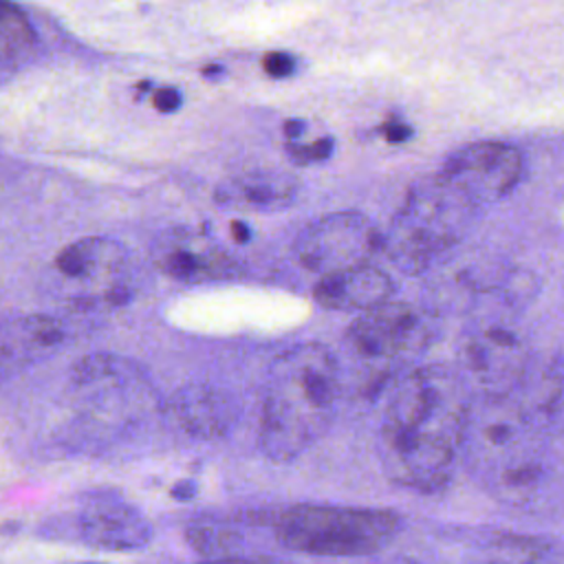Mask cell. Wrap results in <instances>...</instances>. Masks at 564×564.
Listing matches in <instances>:
<instances>
[{
	"instance_id": "6da1fadb",
	"label": "cell",
	"mask_w": 564,
	"mask_h": 564,
	"mask_svg": "<svg viewBox=\"0 0 564 564\" xmlns=\"http://www.w3.org/2000/svg\"><path fill=\"white\" fill-rule=\"evenodd\" d=\"M469 401L445 368H419L394 390L379 427V458L397 485L436 494L454 476Z\"/></svg>"
},
{
	"instance_id": "7a4b0ae2",
	"label": "cell",
	"mask_w": 564,
	"mask_h": 564,
	"mask_svg": "<svg viewBox=\"0 0 564 564\" xmlns=\"http://www.w3.org/2000/svg\"><path fill=\"white\" fill-rule=\"evenodd\" d=\"M560 410L544 403L527 410L507 397L469 408L463 447L471 474L500 502L546 505L560 491V454L553 427Z\"/></svg>"
},
{
	"instance_id": "3957f363",
	"label": "cell",
	"mask_w": 564,
	"mask_h": 564,
	"mask_svg": "<svg viewBox=\"0 0 564 564\" xmlns=\"http://www.w3.org/2000/svg\"><path fill=\"white\" fill-rule=\"evenodd\" d=\"M339 372L322 344H300L273 359L260 405V449L286 463L319 441L335 416Z\"/></svg>"
},
{
	"instance_id": "277c9868",
	"label": "cell",
	"mask_w": 564,
	"mask_h": 564,
	"mask_svg": "<svg viewBox=\"0 0 564 564\" xmlns=\"http://www.w3.org/2000/svg\"><path fill=\"white\" fill-rule=\"evenodd\" d=\"M474 214L476 209L438 176L421 178L381 238V249L401 273L416 275L460 240Z\"/></svg>"
},
{
	"instance_id": "5b68a950",
	"label": "cell",
	"mask_w": 564,
	"mask_h": 564,
	"mask_svg": "<svg viewBox=\"0 0 564 564\" xmlns=\"http://www.w3.org/2000/svg\"><path fill=\"white\" fill-rule=\"evenodd\" d=\"M401 518L390 509L293 505L273 524L278 542L319 557H361L388 546Z\"/></svg>"
},
{
	"instance_id": "8992f818",
	"label": "cell",
	"mask_w": 564,
	"mask_h": 564,
	"mask_svg": "<svg viewBox=\"0 0 564 564\" xmlns=\"http://www.w3.org/2000/svg\"><path fill=\"white\" fill-rule=\"evenodd\" d=\"M126 267L128 253L123 245L101 236L75 240L55 258L57 278L66 284L70 302L82 308L128 302Z\"/></svg>"
},
{
	"instance_id": "52a82bcc",
	"label": "cell",
	"mask_w": 564,
	"mask_h": 564,
	"mask_svg": "<svg viewBox=\"0 0 564 564\" xmlns=\"http://www.w3.org/2000/svg\"><path fill=\"white\" fill-rule=\"evenodd\" d=\"M383 234L359 212H335L313 220L297 236L295 258L319 278L368 264Z\"/></svg>"
},
{
	"instance_id": "ba28073f",
	"label": "cell",
	"mask_w": 564,
	"mask_h": 564,
	"mask_svg": "<svg viewBox=\"0 0 564 564\" xmlns=\"http://www.w3.org/2000/svg\"><path fill=\"white\" fill-rule=\"evenodd\" d=\"M524 161L518 148L500 141H478L454 152L436 174L476 212L507 196L520 181Z\"/></svg>"
},
{
	"instance_id": "9c48e42d",
	"label": "cell",
	"mask_w": 564,
	"mask_h": 564,
	"mask_svg": "<svg viewBox=\"0 0 564 564\" xmlns=\"http://www.w3.org/2000/svg\"><path fill=\"white\" fill-rule=\"evenodd\" d=\"M73 533L101 551H137L152 540L145 516L115 494H90L73 518Z\"/></svg>"
},
{
	"instance_id": "30bf717a",
	"label": "cell",
	"mask_w": 564,
	"mask_h": 564,
	"mask_svg": "<svg viewBox=\"0 0 564 564\" xmlns=\"http://www.w3.org/2000/svg\"><path fill=\"white\" fill-rule=\"evenodd\" d=\"M423 317L401 302H386L361 313L346 330L348 346L366 359H388L423 344Z\"/></svg>"
},
{
	"instance_id": "8fae6325",
	"label": "cell",
	"mask_w": 564,
	"mask_h": 564,
	"mask_svg": "<svg viewBox=\"0 0 564 564\" xmlns=\"http://www.w3.org/2000/svg\"><path fill=\"white\" fill-rule=\"evenodd\" d=\"M154 267L172 280L207 282L234 273L231 258L203 231L172 229L152 247Z\"/></svg>"
},
{
	"instance_id": "7c38bea8",
	"label": "cell",
	"mask_w": 564,
	"mask_h": 564,
	"mask_svg": "<svg viewBox=\"0 0 564 564\" xmlns=\"http://www.w3.org/2000/svg\"><path fill=\"white\" fill-rule=\"evenodd\" d=\"M465 359L487 399L509 394V388L522 377L527 352L520 337L502 326H491L474 335L465 348Z\"/></svg>"
},
{
	"instance_id": "4fadbf2b",
	"label": "cell",
	"mask_w": 564,
	"mask_h": 564,
	"mask_svg": "<svg viewBox=\"0 0 564 564\" xmlns=\"http://www.w3.org/2000/svg\"><path fill=\"white\" fill-rule=\"evenodd\" d=\"M394 284L390 275L375 267L361 264L348 271L324 275L313 289V297L328 311H357L366 313L390 302Z\"/></svg>"
},
{
	"instance_id": "5bb4252c",
	"label": "cell",
	"mask_w": 564,
	"mask_h": 564,
	"mask_svg": "<svg viewBox=\"0 0 564 564\" xmlns=\"http://www.w3.org/2000/svg\"><path fill=\"white\" fill-rule=\"evenodd\" d=\"M64 337V326L48 315H29L4 324L0 328V370L22 368L46 357Z\"/></svg>"
},
{
	"instance_id": "9a60e30c",
	"label": "cell",
	"mask_w": 564,
	"mask_h": 564,
	"mask_svg": "<svg viewBox=\"0 0 564 564\" xmlns=\"http://www.w3.org/2000/svg\"><path fill=\"white\" fill-rule=\"evenodd\" d=\"M170 412L185 432L200 438L223 436L234 421V405L227 394L205 386L183 388L174 394Z\"/></svg>"
},
{
	"instance_id": "2e32d148",
	"label": "cell",
	"mask_w": 564,
	"mask_h": 564,
	"mask_svg": "<svg viewBox=\"0 0 564 564\" xmlns=\"http://www.w3.org/2000/svg\"><path fill=\"white\" fill-rule=\"evenodd\" d=\"M297 183L284 172H251L227 178L216 189L220 205H240L258 212H275L293 203Z\"/></svg>"
},
{
	"instance_id": "e0dca14e",
	"label": "cell",
	"mask_w": 564,
	"mask_h": 564,
	"mask_svg": "<svg viewBox=\"0 0 564 564\" xmlns=\"http://www.w3.org/2000/svg\"><path fill=\"white\" fill-rule=\"evenodd\" d=\"M467 564H564L557 542L538 535H498Z\"/></svg>"
},
{
	"instance_id": "ac0fdd59",
	"label": "cell",
	"mask_w": 564,
	"mask_h": 564,
	"mask_svg": "<svg viewBox=\"0 0 564 564\" xmlns=\"http://www.w3.org/2000/svg\"><path fill=\"white\" fill-rule=\"evenodd\" d=\"M35 48L37 35L22 9L0 2V68L22 66L33 57Z\"/></svg>"
},
{
	"instance_id": "d6986e66",
	"label": "cell",
	"mask_w": 564,
	"mask_h": 564,
	"mask_svg": "<svg viewBox=\"0 0 564 564\" xmlns=\"http://www.w3.org/2000/svg\"><path fill=\"white\" fill-rule=\"evenodd\" d=\"M187 544L198 553L212 557H231L240 546V535L220 522H196L185 531Z\"/></svg>"
},
{
	"instance_id": "ffe728a7",
	"label": "cell",
	"mask_w": 564,
	"mask_h": 564,
	"mask_svg": "<svg viewBox=\"0 0 564 564\" xmlns=\"http://www.w3.org/2000/svg\"><path fill=\"white\" fill-rule=\"evenodd\" d=\"M333 152V139L324 137L322 141L313 145H300L297 141H289V154L297 163H313V161H324Z\"/></svg>"
},
{
	"instance_id": "44dd1931",
	"label": "cell",
	"mask_w": 564,
	"mask_h": 564,
	"mask_svg": "<svg viewBox=\"0 0 564 564\" xmlns=\"http://www.w3.org/2000/svg\"><path fill=\"white\" fill-rule=\"evenodd\" d=\"M262 68H264V73L271 75V77H289V75L295 70V57L289 55V53L273 51V53L264 55Z\"/></svg>"
},
{
	"instance_id": "7402d4cb",
	"label": "cell",
	"mask_w": 564,
	"mask_h": 564,
	"mask_svg": "<svg viewBox=\"0 0 564 564\" xmlns=\"http://www.w3.org/2000/svg\"><path fill=\"white\" fill-rule=\"evenodd\" d=\"M178 106H181V93L176 88L165 86L154 93V108L159 112H174Z\"/></svg>"
},
{
	"instance_id": "603a6c76",
	"label": "cell",
	"mask_w": 564,
	"mask_h": 564,
	"mask_svg": "<svg viewBox=\"0 0 564 564\" xmlns=\"http://www.w3.org/2000/svg\"><path fill=\"white\" fill-rule=\"evenodd\" d=\"M200 564H278L273 560H264V557H212V560H203Z\"/></svg>"
},
{
	"instance_id": "cb8c5ba5",
	"label": "cell",
	"mask_w": 564,
	"mask_h": 564,
	"mask_svg": "<svg viewBox=\"0 0 564 564\" xmlns=\"http://www.w3.org/2000/svg\"><path fill=\"white\" fill-rule=\"evenodd\" d=\"M383 134H386V139L390 143H401V141H405L412 134V130L405 123H386Z\"/></svg>"
},
{
	"instance_id": "d4e9b609",
	"label": "cell",
	"mask_w": 564,
	"mask_h": 564,
	"mask_svg": "<svg viewBox=\"0 0 564 564\" xmlns=\"http://www.w3.org/2000/svg\"><path fill=\"white\" fill-rule=\"evenodd\" d=\"M194 494H196L194 482H178V485L172 489V496L178 498V500H187V498H192Z\"/></svg>"
},
{
	"instance_id": "484cf974",
	"label": "cell",
	"mask_w": 564,
	"mask_h": 564,
	"mask_svg": "<svg viewBox=\"0 0 564 564\" xmlns=\"http://www.w3.org/2000/svg\"><path fill=\"white\" fill-rule=\"evenodd\" d=\"M302 121H295V119H291V121H286V126H284V134H286V139L289 141H295L297 137H300V132H302Z\"/></svg>"
},
{
	"instance_id": "4316f807",
	"label": "cell",
	"mask_w": 564,
	"mask_h": 564,
	"mask_svg": "<svg viewBox=\"0 0 564 564\" xmlns=\"http://www.w3.org/2000/svg\"><path fill=\"white\" fill-rule=\"evenodd\" d=\"M231 231H234V238L238 240V242H247L249 240V231H247V225L245 223H240V220H234L231 223Z\"/></svg>"
},
{
	"instance_id": "83f0119b",
	"label": "cell",
	"mask_w": 564,
	"mask_h": 564,
	"mask_svg": "<svg viewBox=\"0 0 564 564\" xmlns=\"http://www.w3.org/2000/svg\"><path fill=\"white\" fill-rule=\"evenodd\" d=\"M399 564H416V562H410V560H405V562H399Z\"/></svg>"
},
{
	"instance_id": "f1b7e54d",
	"label": "cell",
	"mask_w": 564,
	"mask_h": 564,
	"mask_svg": "<svg viewBox=\"0 0 564 564\" xmlns=\"http://www.w3.org/2000/svg\"><path fill=\"white\" fill-rule=\"evenodd\" d=\"M84 564H97V562H84Z\"/></svg>"
}]
</instances>
